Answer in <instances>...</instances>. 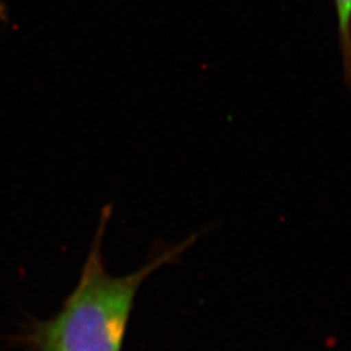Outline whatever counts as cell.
I'll return each instance as SVG.
<instances>
[{"label": "cell", "instance_id": "obj_1", "mask_svg": "<svg viewBox=\"0 0 351 351\" xmlns=\"http://www.w3.org/2000/svg\"><path fill=\"white\" fill-rule=\"evenodd\" d=\"M112 206H106L75 290L58 314L32 326L26 341L32 351H121L133 304L143 281L177 261L198 234L159 251L136 272L114 276L103 259V239Z\"/></svg>", "mask_w": 351, "mask_h": 351}, {"label": "cell", "instance_id": "obj_2", "mask_svg": "<svg viewBox=\"0 0 351 351\" xmlns=\"http://www.w3.org/2000/svg\"><path fill=\"white\" fill-rule=\"evenodd\" d=\"M345 82L351 94V0H335Z\"/></svg>", "mask_w": 351, "mask_h": 351}]
</instances>
